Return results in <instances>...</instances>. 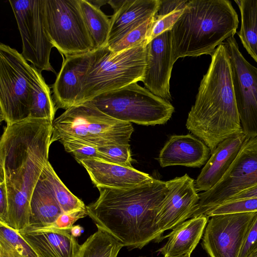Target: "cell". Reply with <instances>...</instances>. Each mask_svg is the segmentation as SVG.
<instances>
[{
	"mask_svg": "<svg viewBox=\"0 0 257 257\" xmlns=\"http://www.w3.org/2000/svg\"><path fill=\"white\" fill-rule=\"evenodd\" d=\"M52 122L29 118L5 127L0 141V180L8 201V225L17 230L29 226L30 201L46 164Z\"/></svg>",
	"mask_w": 257,
	"mask_h": 257,
	"instance_id": "obj_1",
	"label": "cell"
},
{
	"mask_svg": "<svg viewBox=\"0 0 257 257\" xmlns=\"http://www.w3.org/2000/svg\"><path fill=\"white\" fill-rule=\"evenodd\" d=\"M97 188L99 197L86 206L88 215L97 227L131 249L164 239L156 218L169 191L167 181L154 179L130 188Z\"/></svg>",
	"mask_w": 257,
	"mask_h": 257,
	"instance_id": "obj_2",
	"label": "cell"
},
{
	"mask_svg": "<svg viewBox=\"0 0 257 257\" xmlns=\"http://www.w3.org/2000/svg\"><path fill=\"white\" fill-rule=\"evenodd\" d=\"M211 56L186 126L207 145L211 153L220 143L242 130L225 43L218 46Z\"/></svg>",
	"mask_w": 257,
	"mask_h": 257,
	"instance_id": "obj_3",
	"label": "cell"
},
{
	"mask_svg": "<svg viewBox=\"0 0 257 257\" xmlns=\"http://www.w3.org/2000/svg\"><path fill=\"white\" fill-rule=\"evenodd\" d=\"M237 14L228 0L188 1L172 27V58L210 55L236 33Z\"/></svg>",
	"mask_w": 257,
	"mask_h": 257,
	"instance_id": "obj_4",
	"label": "cell"
},
{
	"mask_svg": "<svg viewBox=\"0 0 257 257\" xmlns=\"http://www.w3.org/2000/svg\"><path fill=\"white\" fill-rule=\"evenodd\" d=\"M147 42L114 52L107 46L94 50L91 65L82 81V103L97 96L142 81Z\"/></svg>",
	"mask_w": 257,
	"mask_h": 257,
	"instance_id": "obj_5",
	"label": "cell"
},
{
	"mask_svg": "<svg viewBox=\"0 0 257 257\" xmlns=\"http://www.w3.org/2000/svg\"><path fill=\"white\" fill-rule=\"evenodd\" d=\"M133 132L131 123L108 116L89 101L68 108L54 120L51 144L73 138L97 147L128 144Z\"/></svg>",
	"mask_w": 257,
	"mask_h": 257,
	"instance_id": "obj_6",
	"label": "cell"
},
{
	"mask_svg": "<svg viewBox=\"0 0 257 257\" xmlns=\"http://www.w3.org/2000/svg\"><path fill=\"white\" fill-rule=\"evenodd\" d=\"M90 101L114 119L145 125L165 123L175 110L169 101L155 95L137 82L103 93Z\"/></svg>",
	"mask_w": 257,
	"mask_h": 257,
	"instance_id": "obj_7",
	"label": "cell"
},
{
	"mask_svg": "<svg viewBox=\"0 0 257 257\" xmlns=\"http://www.w3.org/2000/svg\"><path fill=\"white\" fill-rule=\"evenodd\" d=\"M33 75V66L22 54L1 43V121L7 125L30 118Z\"/></svg>",
	"mask_w": 257,
	"mask_h": 257,
	"instance_id": "obj_8",
	"label": "cell"
},
{
	"mask_svg": "<svg viewBox=\"0 0 257 257\" xmlns=\"http://www.w3.org/2000/svg\"><path fill=\"white\" fill-rule=\"evenodd\" d=\"M45 16L51 41L62 56L95 50L79 0H45Z\"/></svg>",
	"mask_w": 257,
	"mask_h": 257,
	"instance_id": "obj_9",
	"label": "cell"
},
{
	"mask_svg": "<svg viewBox=\"0 0 257 257\" xmlns=\"http://www.w3.org/2000/svg\"><path fill=\"white\" fill-rule=\"evenodd\" d=\"M255 186H257V137L246 138L222 178L211 189L199 194V201L192 217L205 215L232 196Z\"/></svg>",
	"mask_w": 257,
	"mask_h": 257,
	"instance_id": "obj_10",
	"label": "cell"
},
{
	"mask_svg": "<svg viewBox=\"0 0 257 257\" xmlns=\"http://www.w3.org/2000/svg\"><path fill=\"white\" fill-rule=\"evenodd\" d=\"M22 41V55L40 72L56 74L50 62L54 46L46 26L45 0H10Z\"/></svg>",
	"mask_w": 257,
	"mask_h": 257,
	"instance_id": "obj_11",
	"label": "cell"
},
{
	"mask_svg": "<svg viewBox=\"0 0 257 257\" xmlns=\"http://www.w3.org/2000/svg\"><path fill=\"white\" fill-rule=\"evenodd\" d=\"M229 55L237 109L242 133L257 137V68L239 50L233 36L224 42Z\"/></svg>",
	"mask_w": 257,
	"mask_h": 257,
	"instance_id": "obj_12",
	"label": "cell"
},
{
	"mask_svg": "<svg viewBox=\"0 0 257 257\" xmlns=\"http://www.w3.org/2000/svg\"><path fill=\"white\" fill-rule=\"evenodd\" d=\"M257 212L214 215L208 220L202 245L209 257H239Z\"/></svg>",
	"mask_w": 257,
	"mask_h": 257,
	"instance_id": "obj_13",
	"label": "cell"
},
{
	"mask_svg": "<svg viewBox=\"0 0 257 257\" xmlns=\"http://www.w3.org/2000/svg\"><path fill=\"white\" fill-rule=\"evenodd\" d=\"M167 182L169 191L156 218L163 234L192 217L199 199L195 181L187 174Z\"/></svg>",
	"mask_w": 257,
	"mask_h": 257,
	"instance_id": "obj_14",
	"label": "cell"
},
{
	"mask_svg": "<svg viewBox=\"0 0 257 257\" xmlns=\"http://www.w3.org/2000/svg\"><path fill=\"white\" fill-rule=\"evenodd\" d=\"M144 78L145 87L155 95L168 101L172 100L170 80L174 62L172 58L171 30L148 42Z\"/></svg>",
	"mask_w": 257,
	"mask_h": 257,
	"instance_id": "obj_15",
	"label": "cell"
},
{
	"mask_svg": "<svg viewBox=\"0 0 257 257\" xmlns=\"http://www.w3.org/2000/svg\"><path fill=\"white\" fill-rule=\"evenodd\" d=\"M94 50L63 57L61 69L53 85L56 109L68 108L81 104L82 81L92 61Z\"/></svg>",
	"mask_w": 257,
	"mask_h": 257,
	"instance_id": "obj_16",
	"label": "cell"
},
{
	"mask_svg": "<svg viewBox=\"0 0 257 257\" xmlns=\"http://www.w3.org/2000/svg\"><path fill=\"white\" fill-rule=\"evenodd\" d=\"M39 257H77L80 247L70 230L53 227L18 231Z\"/></svg>",
	"mask_w": 257,
	"mask_h": 257,
	"instance_id": "obj_17",
	"label": "cell"
},
{
	"mask_svg": "<svg viewBox=\"0 0 257 257\" xmlns=\"http://www.w3.org/2000/svg\"><path fill=\"white\" fill-rule=\"evenodd\" d=\"M86 169L97 188L127 189L152 182L148 174L128 167L98 160H84L79 163Z\"/></svg>",
	"mask_w": 257,
	"mask_h": 257,
	"instance_id": "obj_18",
	"label": "cell"
},
{
	"mask_svg": "<svg viewBox=\"0 0 257 257\" xmlns=\"http://www.w3.org/2000/svg\"><path fill=\"white\" fill-rule=\"evenodd\" d=\"M211 152L200 139L191 134L173 135L161 149L158 161L166 167L183 166L200 167L209 159Z\"/></svg>",
	"mask_w": 257,
	"mask_h": 257,
	"instance_id": "obj_19",
	"label": "cell"
},
{
	"mask_svg": "<svg viewBox=\"0 0 257 257\" xmlns=\"http://www.w3.org/2000/svg\"><path fill=\"white\" fill-rule=\"evenodd\" d=\"M246 136L243 133L232 135L220 143L195 181L197 191H206L223 176L237 156Z\"/></svg>",
	"mask_w": 257,
	"mask_h": 257,
	"instance_id": "obj_20",
	"label": "cell"
},
{
	"mask_svg": "<svg viewBox=\"0 0 257 257\" xmlns=\"http://www.w3.org/2000/svg\"><path fill=\"white\" fill-rule=\"evenodd\" d=\"M160 0H125L110 19L107 45L110 47L156 14Z\"/></svg>",
	"mask_w": 257,
	"mask_h": 257,
	"instance_id": "obj_21",
	"label": "cell"
},
{
	"mask_svg": "<svg viewBox=\"0 0 257 257\" xmlns=\"http://www.w3.org/2000/svg\"><path fill=\"white\" fill-rule=\"evenodd\" d=\"M209 217L205 215L192 217L177 226L164 238L166 243L157 251L164 257L191 255L204 233Z\"/></svg>",
	"mask_w": 257,
	"mask_h": 257,
	"instance_id": "obj_22",
	"label": "cell"
},
{
	"mask_svg": "<svg viewBox=\"0 0 257 257\" xmlns=\"http://www.w3.org/2000/svg\"><path fill=\"white\" fill-rule=\"evenodd\" d=\"M63 212L42 172L30 201V228L50 226Z\"/></svg>",
	"mask_w": 257,
	"mask_h": 257,
	"instance_id": "obj_23",
	"label": "cell"
},
{
	"mask_svg": "<svg viewBox=\"0 0 257 257\" xmlns=\"http://www.w3.org/2000/svg\"><path fill=\"white\" fill-rule=\"evenodd\" d=\"M30 118L54 121L56 108L50 89L41 72L33 66Z\"/></svg>",
	"mask_w": 257,
	"mask_h": 257,
	"instance_id": "obj_24",
	"label": "cell"
},
{
	"mask_svg": "<svg viewBox=\"0 0 257 257\" xmlns=\"http://www.w3.org/2000/svg\"><path fill=\"white\" fill-rule=\"evenodd\" d=\"M241 14L237 34L248 53L257 63V0L234 1Z\"/></svg>",
	"mask_w": 257,
	"mask_h": 257,
	"instance_id": "obj_25",
	"label": "cell"
},
{
	"mask_svg": "<svg viewBox=\"0 0 257 257\" xmlns=\"http://www.w3.org/2000/svg\"><path fill=\"white\" fill-rule=\"evenodd\" d=\"M79 1L94 49L106 46L110 31V19L100 9L95 7L88 1Z\"/></svg>",
	"mask_w": 257,
	"mask_h": 257,
	"instance_id": "obj_26",
	"label": "cell"
},
{
	"mask_svg": "<svg viewBox=\"0 0 257 257\" xmlns=\"http://www.w3.org/2000/svg\"><path fill=\"white\" fill-rule=\"evenodd\" d=\"M97 230L81 245L77 257H117L123 244L106 230Z\"/></svg>",
	"mask_w": 257,
	"mask_h": 257,
	"instance_id": "obj_27",
	"label": "cell"
},
{
	"mask_svg": "<svg viewBox=\"0 0 257 257\" xmlns=\"http://www.w3.org/2000/svg\"><path fill=\"white\" fill-rule=\"evenodd\" d=\"M0 257H39L19 232L0 222Z\"/></svg>",
	"mask_w": 257,
	"mask_h": 257,
	"instance_id": "obj_28",
	"label": "cell"
},
{
	"mask_svg": "<svg viewBox=\"0 0 257 257\" xmlns=\"http://www.w3.org/2000/svg\"><path fill=\"white\" fill-rule=\"evenodd\" d=\"M43 171L63 213L86 209L84 202L71 193L60 180L49 162Z\"/></svg>",
	"mask_w": 257,
	"mask_h": 257,
	"instance_id": "obj_29",
	"label": "cell"
},
{
	"mask_svg": "<svg viewBox=\"0 0 257 257\" xmlns=\"http://www.w3.org/2000/svg\"><path fill=\"white\" fill-rule=\"evenodd\" d=\"M59 142L65 150L72 154L79 163L84 160H98L105 161L97 146L77 139H63Z\"/></svg>",
	"mask_w": 257,
	"mask_h": 257,
	"instance_id": "obj_30",
	"label": "cell"
},
{
	"mask_svg": "<svg viewBox=\"0 0 257 257\" xmlns=\"http://www.w3.org/2000/svg\"><path fill=\"white\" fill-rule=\"evenodd\" d=\"M105 161L121 166L133 167L130 145L110 144L97 147Z\"/></svg>",
	"mask_w": 257,
	"mask_h": 257,
	"instance_id": "obj_31",
	"label": "cell"
},
{
	"mask_svg": "<svg viewBox=\"0 0 257 257\" xmlns=\"http://www.w3.org/2000/svg\"><path fill=\"white\" fill-rule=\"evenodd\" d=\"M153 19L146 21L132 30L114 45L107 47L114 52H119L147 42V34Z\"/></svg>",
	"mask_w": 257,
	"mask_h": 257,
	"instance_id": "obj_32",
	"label": "cell"
},
{
	"mask_svg": "<svg viewBox=\"0 0 257 257\" xmlns=\"http://www.w3.org/2000/svg\"><path fill=\"white\" fill-rule=\"evenodd\" d=\"M257 212V198L224 202L206 214L208 217L214 215L238 213Z\"/></svg>",
	"mask_w": 257,
	"mask_h": 257,
	"instance_id": "obj_33",
	"label": "cell"
},
{
	"mask_svg": "<svg viewBox=\"0 0 257 257\" xmlns=\"http://www.w3.org/2000/svg\"><path fill=\"white\" fill-rule=\"evenodd\" d=\"M183 10L175 11L164 16L155 14L147 34V44L165 32L171 30Z\"/></svg>",
	"mask_w": 257,
	"mask_h": 257,
	"instance_id": "obj_34",
	"label": "cell"
},
{
	"mask_svg": "<svg viewBox=\"0 0 257 257\" xmlns=\"http://www.w3.org/2000/svg\"><path fill=\"white\" fill-rule=\"evenodd\" d=\"M87 215L88 213L86 209L63 213L53 224L48 227L70 230L77 220Z\"/></svg>",
	"mask_w": 257,
	"mask_h": 257,
	"instance_id": "obj_35",
	"label": "cell"
},
{
	"mask_svg": "<svg viewBox=\"0 0 257 257\" xmlns=\"http://www.w3.org/2000/svg\"><path fill=\"white\" fill-rule=\"evenodd\" d=\"M257 248V215L245 237L239 257H247Z\"/></svg>",
	"mask_w": 257,
	"mask_h": 257,
	"instance_id": "obj_36",
	"label": "cell"
},
{
	"mask_svg": "<svg viewBox=\"0 0 257 257\" xmlns=\"http://www.w3.org/2000/svg\"><path fill=\"white\" fill-rule=\"evenodd\" d=\"M187 1V0H160L156 14L159 16H164L175 11L183 10L186 7Z\"/></svg>",
	"mask_w": 257,
	"mask_h": 257,
	"instance_id": "obj_37",
	"label": "cell"
},
{
	"mask_svg": "<svg viewBox=\"0 0 257 257\" xmlns=\"http://www.w3.org/2000/svg\"><path fill=\"white\" fill-rule=\"evenodd\" d=\"M0 222L8 224V201L6 184L0 180Z\"/></svg>",
	"mask_w": 257,
	"mask_h": 257,
	"instance_id": "obj_38",
	"label": "cell"
},
{
	"mask_svg": "<svg viewBox=\"0 0 257 257\" xmlns=\"http://www.w3.org/2000/svg\"><path fill=\"white\" fill-rule=\"evenodd\" d=\"M256 198H257V186H253L239 192L231 197L226 202Z\"/></svg>",
	"mask_w": 257,
	"mask_h": 257,
	"instance_id": "obj_39",
	"label": "cell"
},
{
	"mask_svg": "<svg viewBox=\"0 0 257 257\" xmlns=\"http://www.w3.org/2000/svg\"><path fill=\"white\" fill-rule=\"evenodd\" d=\"M124 1L125 0H109L108 1L107 4L111 6L114 12H115L122 5Z\"/></svg>",
	"mask_w": 257,
	"mask_h": 257,
	"instance_id": "obj_40",
	"label": "cell"
},
{
	"mask_svg": "<svg viewBox=\"0 0 257 257\" xmlns=\"http://www.w3.org/2000/svg\"><path fill=\"white\" fill-rule=\"evenodd\" d=\"M82 232V228L79 225L73 226L70 229L71 234L75 237L80 236Z\"/></svg>",
	"mask_w": 257,
	"mask_h": 257,
	"instance_id": "obj_41",
	"label": "cell"
},
{
	"mask_svg": "<svg viewBox=\"0 0 257 257\" xmlns=\"http://www.w3.org/2000/svg\"><path fill=\"white\" fill-rule=\"evenodd\" d=\"M89 3L94 5L95 7L99 8L101 6L107 3L108 1L99 0V1H88Z\"/></svg>",
	"mask_w": 257,
	"mask_h": 257,
	"instance_id": "obj_42",
	"label": "cell"
},
{
	"mask_svg": "<svg viewBox=\"0 0 257 257\" xmlns=\"http://www.w3.org/2000/svg\"><path fill=\"white\" fill-rule=\"evenodd\" d=\"M247 257H257V248L252 251Z\"/></svg>",
	"mask_w": 257,
	"mask_h": 257,
	"instance_id": "obj_43",
	"label": "cell"
},
{
	"mask_svg": "<svg viewBox=\"0 0 257 257\" xmlns=\"http://www.w3.org/2000/svg\"><path fill=\"white\" fill-rule=\"evenodd\" d=\"M178 257H190V254H187V255H182V256H178Z\"/></svg>",
	"mask_w": 257,
	"mask_h": 257,
	"instance_id": "obj_44",
	"label": "cell"
}]
</instances>
